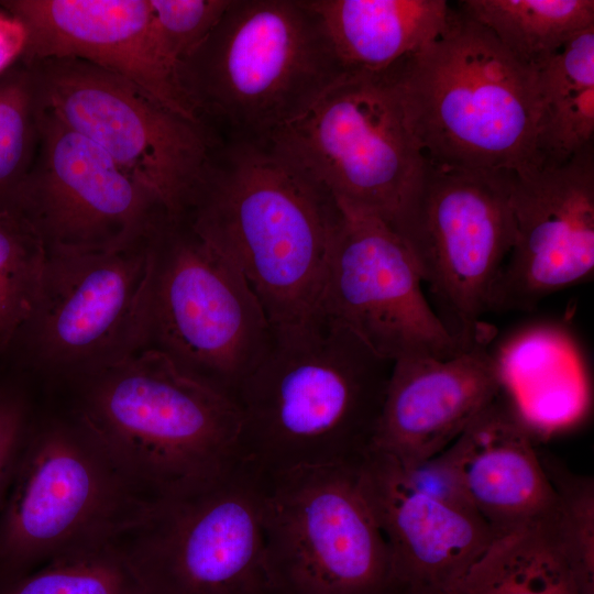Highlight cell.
I'll use <instances>...</instances> for the list:
<instances>
[{
  "label": "cell",
  "mask_w": 594,
  "mask_h": 594,
  "mask_svg": "<svg viewBox=\"0 0 594 594\" xmlns=\"http://www.w3.org/2000/svg\"><path fill=\"white\" fill-rule=\"evenodd\" d=\"M439 455L496 537L556 507V493L528 422L505 388Z\"/></svg>",
  "instance_id": "cell-20"
},
{
  "label": "cell",
  "mask_w": 594,
  "mask_h": 594,
  "mask_svg": "<svg viewBox=\"0 0 594 594\" xmlns=\"http://www.w3.org/2000/svg\"><path fill=\"white\" fill-rule=\"evenodd\" d=\"M160 46L177 68L210 34L230 0H148Z\"/></svg>",
  "instance_id": "cell-29"
},
{
  "label": "cell",
  "mask_w": 594,
  "mask_h": 594,
  "mask_svg": "<svg viewBox=\"0 0 594 594\" xmlns=\"http://www.w3.org/2000/svg\"><path fill=\"white\" fill-rule=\"evenodd\" d=\"M486 324L474 341L448 359L411 356L393 363L371 449L403 465L446 450L504 388Z\"/></svg>",
  "instance_id": "cell-19"
},
{
  "label": "cell",
  "mask_w": 594,
  "mask_h": 594,
  "mask_svg": "<svg viewBox=\"0 0 594 594\" xmlns=\"http://www.w3.org/2000/svg\"><path fill=\"white\" fill-rule=\"evenodd\" d=\"M386 594H409L403 588L393 586Z\"/></svg>",
  "instance_id": "cell-32"
},
{
  "label": "cell",
  "mask_w": 594,
  "mask_h": 594,
  "mask_svg": "<svg viewBox=\"0 0 594 594\" xmlns=\"http://www.w3.org/2000/svg\"><path fill=\"white\" fill-rule=\"evenodd\" d=\"M358 476L391 551L393 586L409 594L448 593L496 538L472 507L422 492L387 453L370 449Z\"/></svg>",
  "instance_id": "cell-18"
},
{
  "label": "cell",
  "mask_w": 594,
  "mask_h": 594,
  "mask_svg": "<svg viewBox=\"0 0 594 594\" xmlns=\"http://www.w3.org/2000/svg\"><path fill=\"white\" fill-rule=\"evenodd\" d=\"M38 103L31 70L18 61L0 74V211H18L38 142Z\"/></svg>",
  "instance_id": "cell-26"
},
{
  "label": "cell",
  "mask_w": 594,
  "mask_h": 594,
  "mask_svg": "<svg viewBox=\"0 0 594 594\" xmlns=\"http://www.w3.org/2000/svg\"><path fill=\"white\" fill-rule=\"evenodd\" d=\"M152 234L108 250H46L35 304L8 353L69 383L143 350Z\"/></svg>",
  "instance_id": "cell-11"
},
{
  "label": "cell",
  "mask_w": 594,
  "mask_h": 594,
  "mask_svg": "<svg viewBox=\"0 0 594 594\" xmlns=\"http://www.w3.org/2000/svg\"><path fill=\"white\" fill-rule=\"evenodd\" d=\"M153 501L74 414L34 420L0 508V583L119 540Z\"/></svg>",
  "instance_id": "cell-6"
},
{
  "label": "cell",
  "mask_w": 594,
  "mask_h": 594,
  "mask_svg": "<svg viewBox=\"0 0 594 594\" xmlns=\"http://www.w3.org/2000/svg\"><path fill=\"white\" fill-rule=\"evenodd\" d=\"M46 249L18 211H0V355L28 320L40 288Z\"/></svg>",
  "instance_id": "cell-27"
},
{
  "label": "cell",
  "mask_w": 594,
  "mask_h": 594,
  "mask_svg": "<svg viewBox=\"0 0 594 594\" xmlns=\"http://www.w3.org/2000/svg\"><path fill=\"white\" fill-rule=\"evenodd\" d=\"M515 238L490 311L531 310L594 272V144L569 161L515 174Z\"/></svg>",
  "instance_id": "cell-16"
},
{
  "label": "cell",
  "mask_w": 594,
  "mask_h": 594,
  "mask_svg": "<svg viewBox=\"0 0 594 594\" xmlns=\"http://www.w3.org/2000/svg\"><path fill=\"white\" fill-rule=\"evenodd\" d=\"M176 73L197 118L221 140L261 142L345 75L306 0H230Z\"/></svg>",
  "instance_id": "cell-5"
},
{
  "label": "cell",
  "mask_w": 594,
  "mask_h": 594,
  "mask_svg": "<svg viewBox=\"0 0 594 594\" xmlns=\"http://www.w3.org/2000/svg\"><path fill=\"white\" fill-rule=\"evenodd\" d=\"M395 78L406 125L430 164L537 168L538 72L461 10Z\"/></svg>",
  "instance_id": "cell-3"
},
{
  "label": "cell",
  "mask_w": 594,
  "mask_h": 594,
  "mask_svg": "<svg viewBox=\"0 0 594 594\" xmlns=\"http://www.w3.org/2000/svg\"><path fill=\"white\" fill-rule=\"evenodd\" d=\"M67 384L70 413L152 499L200 486L241 459L237 403L157 350Z\"/></svg>",
  "instance_id": "cell-4"
},
{
  "label": "cell",
  "mask_w": 594,
  "mask_h": 594,
  "mask_svg": "<svg viewBox=\"0 0 594 594\" xmlns=\"http://www.w3.org/2000/svg\"><path fill=\"white\" fill-rule=\"evenodd\" d=\"M38 107L100 146L180 217L220 138L168 109L133 82L77 58L24 64Z\"/></svg>",
  "instance_id": "cell-12"
},
{
  "label": "cell",
  "mask_w": 594,
  "mask_h": 594,
  "mask_svg": "<svg viewBox=\"0 0 594 594\" xmlns=\"http://www.w3.org/2000/svg\"><path fill=\"white\" fill-rule=\"evenodd\" d=\"M459 7L537 72L572 37L594 26L593 0H463Z\"/></svg>",
  "instance_id": "cell-24"
},
{
  "label": "cell",
  "mask_w": 594,
  "mask_h": 594,
  "mask_svg": "<svg viewBox=\"0 0 594 594\" xmlns=\"http://www.w3.org/2000/svg\"><path fill=\"white\" fill-rule=\"evenodd\" d=\"M25 30L20 62L77 58L139 86L174 112L201 122L164 55L148 0H6ZM202 123V122H201Z\"/></svg>",
  "instance_id": "cell-17"
},
{
  "label": "cell",
  "mask_w": 594,
  "mask_h": 594,
  "mask_svg": "<svg viewBox=\"0 0 594 594\" xmlns=\"http://www.w3.org/2000/svg\"><path fill=\"white\" fill-rule=\"evenodd\" d=\"M393 363L327 319L274 334L234 397L241 459L264 474L358 465L371 449Z\"/></svg>",
  "instance_id": "cell-2"
},
{
  "label": "cell",
  "mask_w": 594,
  "mask_h": 594,
  "mask_svg": "<svg viewBox=\"0 0 594 594\" xmlns=\"http://www.w3.org/2000/svg\"><path fill=\"white\" fill-rule=\"evenodd\" d=\"M1 356V355H0Z\"/></svg>",
  "instance_id": "cell-33"
},
{
  "label": "cell",
  "mask_w": 594,
  "mask_h": 594,
  "mask_svg": "<svg viewBox=\"0 0 594 594\" xmlns=\"http://www.w3.org/2000/svg\"><path fill=\"white\" fill-rule=\"evenodd\" d=\"M341 223L330 257L322 318L380 356L448 359L468 348L431 308L405 241L382 219L338 202Z\"/></svg>",
  "instance_id": "cell-14"
},
{
  "label": "cell",
  "mask_w": 594,
  "mask_h": 594,
  "mask_svg": "<svg viewBox=\"0 0 594 594\" xmlns=\"http://www.w3.org/2000/svg\"><path fill=\"white\" fill-rule=\"evenodd\" d=\"M556 493L554 521L563 551L584 594H594V480L539 452Z\"/></svg>",
  "instance_id": "cell-28"
},
{
  "label": "cell",
  "mask_w": 594,
  "mask_h": 594,
  "mask_svg": "<svg viewBox=\"0 0 594 594\" xmlns=\"http://www.w3.org/2000/svg\"><path fill=\"white\" fill-rule=\"evenodd\" d=\"M37 125L36 155L18 212L46 250L124 246L151 235L170 217L160 199L100 146L40 107Z\"/></svg>",
  "instance_id": "cell-15"
},
{
  "label": "cell",
  "mask_w": 594,
  "mask_h": 594,
  "mask_svg": "<svg viewBox=\"0 0 594 594\" xmlns=\"http://www.w3.org/2000/svg\"><path fill=\"white\" fill-rule=\"evenodd\" d=\"M273 339L237 266L184 218L167 217L150 239L144 349L234 400Z\"/></svg>",
  "instance_id": "cell-7"
},
{
  "label": "cell",
  "mask_w": 594,
  "mask_h": 594,
  "mask_svg": "<svg viewBox=\"0 0 594 594\" xmlns=\"http://www.w3.org/2000/svg\"><path fill=\"white\" fill-rule=\"evenodd\" d=\"M0 594H146L117 541L75 551L0 583Z\"/></svg>",
  "instance_id": "cell-25"
},
{
  "label": "cell",
  "mask_w": 594,
  "mask_h": 594,
  "mask_svg": "<svg viewBox=\"0 0 594 594\" xmlns=\"http://www.w3.org/2000/svg\"><path fill=\"white\" fill-rule=\"evenodd\" d=\"M25 40L22 24L6 11H0V74L19 61Z\"/></svg>",
  "instance_id": "cell-31"
},
{
  "label": "cell",
  "mask_w": 594,
  "mask_h": 594,
  "mask_svg": "<svg viewBox=\"0 0 594 594\" xmlns=\"http://www.w3.org/2000/svg\"><path fill=\"white\" fill-rule=\"evenodd\" d=\"M33 422L24 388L14 381H0V508Z\"/></svg>",
  "instance_id": "cell-30"
},
{
  "label": "cell",
  "mask_w": 594,
  "mask_h": 594,
  "mask_svg": "<svg viewBox=\"0 0 594 594\" xmlns=\"http://www.w3.org/2000/svg\"><path fill=\"white\" fill-rule=\"evenodd\" d=\"M537 168L562 164L594 144V26L538 70Z\"/></svg>",
  "instance_id": "cell-22"
},
{
  "label": "cell",
  "mask_w": 594,
  "mask_h": 594,
  "mask_svg": "<svg viewBox=\"0 0 594 594\" xmlns=\"http://www.w3.org/2000/svg\"><path fill=\"white\" fill-rule=\"evenodd\" d=\"M264 142L338 202L376 216L396 233L428 166L406 125L395 67L345 74Z\"/></svg>",
  "instance_id": "cell-8"
},
{
  "label": "cell",
  "mask_w": 594,
  "mask_h": 594,
  "mask_svg": "<svg viewBox=\"0 0 594 594\" xmlns=\"http://www.w3.org/2000/svg\"><path fill=\"white\" fill-rule=\"evenodd\" d=\"M180 218L242 273L273 334L323 320L342 210L266 142L221 140Z\"/></svg>",
  "instance_id": "cell-1"
},
{
  "label": "cell",
  "mask_w": 594,
  "mask_h": 594,
  "mask_svg": "<svg viewBox=\"0 0 594 594\" xmlns=\"http://www.w3.org/2000/svg\"><path fill=\"white\" fill-rule=\"evenodd\" d=\"M345 74L393 69L432 42L452 9L444 0H306Z\"/></svg>",
  "instance_id": "cell-21"
},
{
  "label": "cell",
  "mask_w": 594,
  "mask_h": 594,
  "mask_svg": "<svg viewBox=\"0 0 594 594\" xmlns=\"http://www.w3.org/2000/svg\"><path fill=\"white\" fill-rule=\"evenodd\" d=\"M515 174L428 162L398 233L449 315L451 332L466 345L484 326L481 318L490 311L494 285L514 243Z\"/></svg>",
  "instance_id": "cell-13"
},
{
  "label": "cell",
  "mask_w": 594,
  "mask_h": 594,
  "mask_svg": "<svg viewBox=\"0 0 594 594\" xmlns=\"http://www.w3.org/2000/svg\"><path fill=\"white\" fill-rule=\"evenodd\" d=\"M266 566L275 594H386V539L362 492L358 465L266 474Z\"/></svg>",
  "instance_id": "cell-10"
},
{
  "label": "cell",
  "mask_w": 594,
  "mask_h": 594,
  "mask_svg": "<svg viewBox=\"0 0 594 594\" xmlns=\"http://www.w3.org/2000/svg\"><path fill=\"white\" fill-rule=\"evenodd\" d=\"M266 474L240 459L154 499L117 542L146 594H275L264 546Z\"/></svg>",
  "instance_id": "cell-9"
},
{
  "label": "cell",
  "mask_w": 594,
  "mask_h": 594,
  "mask_svg": "<svg viewBox=\"0 0 594 594\" xmlns=\"http://www.w3.org/2000/svg\"><path fill=\"white\" fill-rule=\"evenodd\" d=\"M547 516L497 536L446 594H584Z\"/></svg>",
  "instance_id": "cell-23"
}]
</instances>
